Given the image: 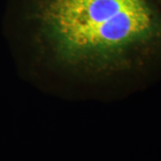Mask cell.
<instances>
[{
  "instance_id": "obj_1",
  "label": "cell",
  "mask_w": 161,
  "mask_h": 161,
  "mask_svg": "<svg viewBox=\"0 0 161 161\" xmlns=\"http://www.w3.org/2000/svg\"><path fill=\"white\" fill-rule=\"evenodd\" d=\"M39 29L64 63L119 72L161 49V12L151 0H42Z\"/></svg>"
}]
</instances>
